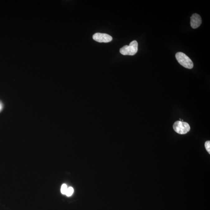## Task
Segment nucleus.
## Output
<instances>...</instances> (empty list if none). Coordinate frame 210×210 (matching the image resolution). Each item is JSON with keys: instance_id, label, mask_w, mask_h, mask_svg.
Wrapping results in <instances>:
<instances>
[{"instance_id": "1", "label": "nucleus", "mask_w": 210, "mask_h": 210, "mask_svg": "<svg viewBox=\"0 0 210 210\" xmlns=\"http://www.w3.org/2000/svg\"><path fill=\"white\" fill-rule=\"evenodd\" d=\"M138 43L136 40L131 42L129 45H125L120 48L119 52L123 55H135L138 51Z\"/></svg>"}, {"instance_id": "8", "label": "nucleus", "mask_w": 210, "mask_h": 210, "mask_svg": "<svg viewBox=\"0 0 210 210\" xmlns=\"http://www.w3.org/2000/svg\"><path fill=\"white\" fill-rule=\"evenodd\" d=\"M205 147L206 149L207 152L208 153L210 154V141H207L205 143Z\"/></svg>"}, {"instance_id": "5", "label": "nucleus", "mask_w": 210, "mask_h": 210, "mask_svg": "<svg viewBox=\"0 0 210 210\" xmlns=\"http://www.w3.org/2000/svg\"><path fill=\"white\" fill-rule=\"evenodd\" d=\"M202 20L200 15L194 13L191 17L190 24L193 29H195L198 27L201 24Z\"/></svg>"}, {"instance_id": "4", "label": "nucleus", "mask_w": 210, "mask_h": 210, "mask_svg": "<svg viewBox=\"0 0 210 210\" xmlns=\"http://www.w3.org/2000/svg\"><path fill=\"white\" fill-rule=\"evenodd\" d=\"M93 40L99 43H109L111 41L113 38L111 36L106 34L96 33L93 36Z\"/></svg>"}, {"instance_id": "7", "label": "nucleus", "mask_w": 210, "mask_h": 210, "mask_svg": "<svg viewBox=\"0 0 210 210\" xmlns=\"http://www.w3.org/2000/svg\"><path fill=\"white\" fill-rule=\"evenodd\" d=\"M68 189V187H67L66 184H62L61 188V192L62 194H65Z\"/></svg>"}, {"instance_id": "6", "label": "nucleus", "mask_w": 210, "mask_h": 210, "mask_svg": "<svg viewBox=\"0 0 210 210\" xmlns=\"http://www.w3.org/2000/svg\"><path fill=\"white\" fill-rule=\"evenodd\" d=\"M73 192H74V189L72 187H70L67 189L65 195H66L68 197H70V196L72 195Z\"/></svg>"}, {"instance_id": "2", "label": "nucleus", "mask_w": 210, "mask_h": 210, "mask_svg": "<svg viewBox=\"0 0 210 210\" xmlns=\"http://www.w3.org/2000/svg\"><path fill=\"white\" fill-rule=\"evenodd\" d=\"M175 57L180 65L185 68L191 69L194 67V63L188 56L182 52L177 53Z\"/></svg>"}, {"instance_id": "9", "label": "nucleus", "mask_w": 210, "mask_h": 210, "mask_svg": "<svg viewBox=\"0 0 210 210\" xmlns=\"http://www.w3.org/2000/svg\"><path fill=\"white\" fill-rule=\"evenodd\" d=\"M2 105L1 103H0V111H1V110H2Z\"/></svg>"}, {"instance_id": "3", "label": "nucleus", "mask_w": 210, "mask_h": 210, "mask_svg": "<svg viewBox=\"0 0 210 210\" xmlns=\"http://www.w3.org/2000/svg\"><path fill=\"white\" fill-rule=\"evenodd\" d=\"M173 128L174 130L177 133L180 134H185L189 131L190 127L187 123L177 121L174 123Z\"/></svg>"}]
</instances>
